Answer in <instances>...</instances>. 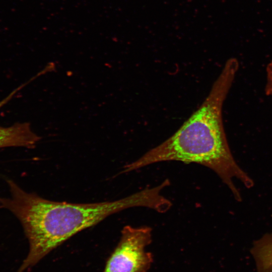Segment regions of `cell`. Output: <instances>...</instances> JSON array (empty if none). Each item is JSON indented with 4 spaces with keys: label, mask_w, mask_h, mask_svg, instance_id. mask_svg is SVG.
<instances>
[{
    "label": "cell",
    "mask_w": 272,
    "mask_h": 272,
    "mask_svg": "<svg viewBox=\"0 0 272 272\" xmlns=\"http://www.w3.org/2000/svg\"><path fill=\"white\" fill-rule=\"evenodd\" d=\"M239 69L235 58L225 63L205 100L171 137L126 165L127 173L165 161L194 163L213 170L232 191L241 197L233 182L239 180L247 187L253 186L250 177L237 164L230 151L222 119V108Z\"/></svg>",
    "instance_id": "6da1fadb"
},
{
    "label": "cell",
    "mask_w": 272,
    "mask_h": 272,
    "mask_svg": "<svg viewBox=\"0 0 272 272\" xmlns=\"http://www.w3.org/2000/svg\"><path fill=\"white\" fill-rule=\"evenodd\" d=\"M10 196L0 197V208L20 221L29 243L28 254L17 272H24L73 235L126 209L159 210L163 198L156 186L112 201L76 203L45 199L7 179Z\"/></svg>",
    "instance_id": "7a4b0ae2"
},
{
    "label": "cell",
    "mask_w": 272,
    "mask_h": 272,
    "mask_svg": "<svg viewBox=\"0 0 272 272\" xmlns=\"http://www.w3.org/2000/svg\"><path fill=\"white\" fill-rule=\"evenodd\" d=\"M152 232L148 226H124L103 272H147L153 262L152 253L146 251L152 242Z\"/></svg>",
    "instance_id": "3957f363"
},
{
    "label": "cell",
    "mask_w": 272,
    "mask_h": 272,
    "mask_svg": "<svg viewBox=\"0 0 272 272\" xmlns=\"http://www.w3.org/2000/svg\"><path fill=\"white\" fill-rule=\"evenodd\" d=\"M24 86L23 84L0 101V108ZM41 139L32 130L28 122L16 123L9 127L0 126V148L14 147L33 149Z\"/></svg>",
    "instance_id": "277c9868"
},
{
    "label": "cell",
    "mask_w": 272,
    "mask_h": 272,
    "mask_svg": "<svg viewBox=\"0 0 272 272\" xmlns=\"http://www.w3.org/2000/svg\"><path fill=\"white\" fill-rule=\"evenodd\" d=\"M253 252L263 271L272 272V234L265 235L257 241Z\"/></svg>",
    "instance_id": "5b68a950"
},
{
    "label": "cell",
    "mask_w": 272,
    "mask_h": 272,
    "mask_svg": "<svg viewBox=\"0 0 272 272\" xmlns=\"http://www.w3.org/2000/svg\"><path fill=\"white\" fill-rule=\"evenodd\" d=\"M265 93L272 98V61L266 67Z\"/></svg>",
    "instance_id": "8992f818"
}]
</instances>
